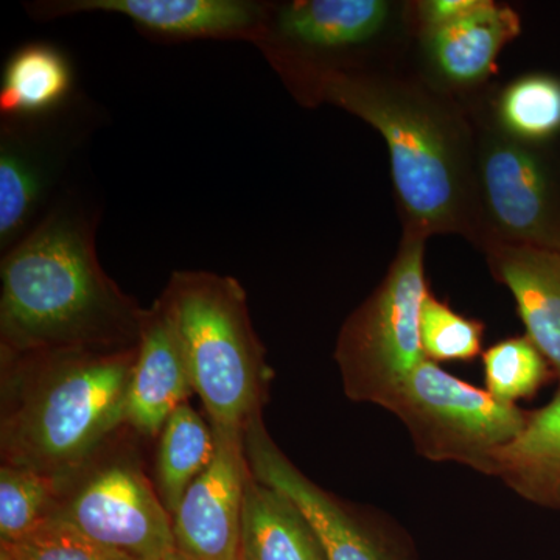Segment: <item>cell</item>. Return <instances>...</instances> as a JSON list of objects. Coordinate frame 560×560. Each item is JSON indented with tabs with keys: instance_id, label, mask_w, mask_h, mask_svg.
<instances>
[{
	"instance_id": "20",
	"label": "cell",
	"mask_w": 560,
	"mask_h": 560,
	"mask_svg": "<svg viewBox=\"0 0 560 560\" xmlns=\"http://www.w3.org/2000/svg\"><path fill=\"white\" fill-rule=\"evenodd\" d=\"M160 436L158 492L165 510L173 515L191 482L212 463L215 433L186 401L172 412Z\"/></svg>"
},
{
	"instance_id": "6",
	"label": "cell",
	"mask_w": 560,
	"mask_h": 560,
	"mask_svg": "<svg viewBox=\"0 0 560 560\" xmlns=\"http://www.w3.org/2000/svg\"><path fill=\"white\" fill-rule=\"evenodd\" d=\"M410 431L420 456L489 474L490 460L525 429L528 412L503 404L427 359L386 408Z\"/></svg>"
},
{
	"instance_id": "3",
	"label": "cell",
	"mask_w": 560,
	"mask_h": 560,
	"mask_svg": "<svg viewBox=\"0 0 560 560\" xmlns=\"http://www.w3.org/2000/svg\"><path fill=\"white\" fill-rule=\"evenodd\" d=\"M138 348L51 352L2 359L3 464L61 486L127 422Z\"/></svg>"
},
{
	"instance_id": "4",
	"label": "cell",
	"mask_w": 560,
	"mask_h": 560,
	"mask_svg": "<svg viewBox=\"0 0 560 560\" xmlns=\"http://www.w3.org/2000/svg\"><path fill=\"white\" fill-rule=\"evenodd\" d=\"M161 300L186 350L194 393L219 433L243 436L261 418L271 370L237 279L212 271H175Z\"/></svg>"
},
{
	"instance_id": "17",
	"label": "cell",
	"mask_w": 560,
	"mask_h": 560,
	"mask_svg": "<svg viewBox=\"0 0 560 560\" xmlns=\"http://www.w3.org/2000/svg\"><path fill=\"white\" fill-rule=\"evenodd\" d=\"M238 558L327 560L318 536L293 501L261 485L250 471L243 492Z\"/></svg>"
},
{
	"instance_id": "1",
	"label": "cell",
	"mask_w": 560,
	"mask_h": 560,
	"mask_svg": "<svg viewBox=\"0 0 560 560\" xmlns=\"http://www.w3.org/2000/svg\"><path fill=\"white\" fill-rule=\"evenodd\" d=\"M97 206L79 186L0 260L2 359L138 348L143 308L103 270Z\"/></svg>"
},
{
	"instance_id": "25",
	"label": "cell",
	"mask_w": 560,
	"mask_h": 560,
	"mask_svg": "<svg viewBox=\"0 0 560 560\" xmlns=\"http://www.w3.org/2000/svg\"><path fill=\"white\" fill-rule=\"evenodd\" d=\"M18 560H131L95 544L57 514L13 545H5Z\"/></svg>"
},
{
	"instance_id": "19",
	"label": "cell",
	"mask_w": 560,
	"mask_h": 560,
	"mask_svg": "<svg viewBox=\"0 0 560 560\" xmlns=\"http://www.w3.org/2000/svg\"><path fill=\"white\" fill-rule=\"evenodd\" d=\"M79 94L66 51L51 43H27L7 58L0 83L3 119L36 117L68 105Z\"/></svg>"
},
{
	"instance_id": "7",
	"label": "cell",
	"mask_w": 560,
	"mask_h": 560,
	"mask_svg": "<svg viewBox=\"0 0 560 560\" xmlns=\"http://www.w3.org/2000/svg\"><path fill=\"white\" fill-rule=\"evenodd\" d=\"M81 92L61 109L0 120V253L28 234L68 189L69 168L97 124Z\"/></svg>"
},
{
	"instance_id": "9",
	"label": "cell",
	"mask_w": 560,
	"mask_h": 560,
	"mask_svg": "<svg viewBox=\"0 0 560 560\" xmlns=\"http://www.w3.org/2000/svg\"><path fill=\"white\" fill-rule=\"evenodd\" d=\"M54 514L125 558L179 560L172 515L131 460H114L92 471Z\"/></svg>"
},
{
	"instance_id": "16",
	"label": "cell",
	"mask_w": 560,
	"mask_h": 560,
	"mask_svg": "<svg viewBox=\"0 0 560 560\" xmlns=\"http://www.w3.org/2000/svg\"><path fill=\"white\" fill-rule=\"evenodd\" d=\"M490 267L517 302L528 338L560 381V250L490 245Z\"/></svg>"
},
{
	"instance_id": "23",
	"label": "cell",
	"mask_w": 560,
	"mask_h": 560,
	"mask_svg": "<svg viewBox=\"0 0 560 560\" xmlns=\"http://www.w3.org/2000/svg\"><path fill=\"white\" fill-rule=\"evenodd\" d=\"M547 361L528 337L497 342L482 353L486 390L503 404L528 399L550 377Z\"/></svg>"
},
{
	"instance_id": "24",
	"label": "cell",
	"mask_w": 560,
	"mask_h": 560,
	"mask_svg": "<svg viewBox=\"0 0 560 560\" xmlns=\"http://www.w3.org/2000/svg\"><path fill=\"white\" fill-rule=\"evenodd\" d=\"M485 326L453 312L445 302L427 294L420 311V342L427 359L470 361L481 353Z\"/></svg>"
},
{
	"instance_id": "27",
	"label": "cell",
	"mask_w": 560,
	"mask_h": 560,
	"mask_svg": "<svg viewBox=\"0 0 560 560\" xmlns=\"http://www.w3.org/2000/svg\"><path fill=\"white\" fill-rule=\"evenodd\" d=\"M0 560H18L14 558L13 552L5 547V545H0Z\"/></svg>"
},
{
	"instance_id": "8",
	"label": "cell",
	"mask_w": 560,
	"mask_h": 560,
	"mask_svg": "<svg viewBox=\"0 0 560 560\" xmlns=\"http://www.w3.org/2000/svg\"><path fill=\"white\" fill-rule=\"evenodd\" d=\"M490 245L560 250V219L550 172L530 145L499 130L475 147V223Z\"/></svg>"
},
{
	"instance_id": "14",
	"label": "cell",
	"mask_w": 560,
	"mask_h": 560,
	"mask_svg": "<svg viewBox=\"0 0 560 560\" xmlns=\"http://www.w3.org/2000/svg\"><path fill=\"white\" fill-rule=\"evenodd\" d=\"M194 393L186 350L165 302L143 312L127 422L145 436L161 434L173 411Z\"/></svg>"
},
{
	"instance_id": "12",
	"label": "cell",
	"mask_w": 560,
	"mask_h": 560,
	"mask_svg": "<svg viewBox=\"0 0 560 560\" xmlns=\"http://www.w3.org/2000/svg\"><path fill=\"white\" fill-rule=\"evenodd\" d=\"M215 433V455L172 515L179 560H232L238 552L243 492L249 474L243 436Z\"/></svg>"
},
{
	"instance_id": "28",
	"label": "cell",
	"mask_w": 560,
	"mask_h": 560,
	"mask_svg": "<svg viewBox=\"0 0 560 560\" xmlns=\"http://www.w3.org/2000/svg\"><path fill=\"white\" fill-rule=\"evenodd\" d=\"M232 560H242L241 558H238V552H237V556H235V558Z\"/></svg>"
},
{
	"instance_id": "13",
	"label": "cell",
	"mask_w": 560,
	"mask_h": 560,
	"mask_svg": "<svg viewBox=\"0 0 560 560\" xmlns=\"http://www.w3.org/2000/svg\"><path fill=\"white\" fill-rule=\"evenodd\" d=\"M243 447L250 475L293 501L318 536L327 560H396L375 534L283 455L261 418L243 433Z\"/></svg>"
},
{
	"instance_id": "15",
	"label": "cell",
	"mask_w": 560,
	"mask_h": 560,
	"mask_svg": "<svg viewBox=\"0 0 560 560\" xmlns=\"http://www.w3.org/2000/svg\"><path fill=\"white\" fill-rule=\"evenodd\" d=\"M518 33L521 20L514 10L482 0L480 9L458 21L423 27V54L444 83L474 86L492 72L501 49Z\"/></svg>"
},
{
	"instance_id": "22",
	"label": "cell",
	"mask_w": 560,
	"mask_h": 560,
	"mask_svg": "<svg viewBox=\"0 0 560 560\" xmlns=\"http://www.w3.org/2000/svg\"><path fill=\"white\" fill-rule=\"evenodd\" d=\"M60 482L25 467L0 469V545H13L38 528L60 504Z\"/></svg>"
},
{
	"instance_id": "2",
	"label": "cell",
	"mask_w": 560,
	"mask_h": 560,
	"mask_svg": "<svg viewBox=\"0 0 560 560\" xmlns=\"http://www.w3.org/2000/svg\"><path fill=\"white\" fill-rule=\"evenodd\" d=\"M296 95L348 110L385 138L405 232L474 234L475 147L452 109L416 84L355 69L320 72Z\"/></svg>"
},
{
	"instance_id": "18",
	"label": "cell",
	"mask_w": 560,
	"mask_h": 560,
	"mask_svg": "<svg viewBox=\"0 0 560 560\" xmlns=\"http://www.w3.org/2000/svg\"><path fill=\"white\" fill-rule=\"evenodd\" d=\"M530 503L560 510V389L490 460L489 474Z\"/></svg>"
},
{
	"instance_id": "26",
	"label": "cell",
	"mask_w": 560,
	"mask_h": 560,
	"mask_svg": "<svg viewBox=\"0 0 560 560\" xmlns=\"http://www.w3.org/2000/svg\"><path fill=\"white\" fill-rule=\"evenodd\" d=\"M482 0H429L419 5L423 27L448 24L480 9Z\"/></svg>"
},
{
	"instance_id": "10",
	"label": "cell",
	"mask_w": 560,
	"mask_h": 560,
	"mask_svg": "<svg viewBox=\"0 0 560 560\" xmlns=\"http://www.w3.org/2000/svg\"><path fill=\"white\" fill-rule=\"evenodd\" d=\"M385 0H294L268 5L256 47L296 94L335 58L366 46L388 25Z\"/></svg>"
},
{
	"instance_id": "21",
	"label": "cell",
	"mask_w": 560,
	"mask_h": 560,
	"mask_svg": "<svg viewBox=\"0 0 560 560\" xmlns=\"http://www.w3.org/2000/svg\"><path fill=\"white\" fill-rule=\"evenodd\" d=\"M499 131L517 142H544L560 132V80L530 73L512 81L495 103Z\"/></svg>"
},
{
	"instance_id": "5",
	"label": "cell",
	"mask_w": 560,
	"mask_h": 560,
	"mask_svg": "<svg viewBox=\"0 0 560 560\" xmlns=\"http://www.w3.org/2000/svg\"><path fill=\"white\" fill-rule=\"evenodd\" d=\"M425 241L405 232L385 279L342 326L335 360L349 399L388 408L427 360L420 342V311L429 294Z\"/></svg>"
},
{
	"instance_id": "11",
	"label": "cell",
	"mask_w": 560,
	"mask_h": 560,
	"mask_svg": "<svg viewBox=\"0 0 560 560\" xmlns=\"http://www.w3.org/2000/svg\"><path fill=\"white\" fill-rule=\"evenodd\" d=\"M270 3L254 0H38L25 3L36 21L84 13L119 14L161 43L245 40L256 46Z\"/></svg>"
}]
</instances>
